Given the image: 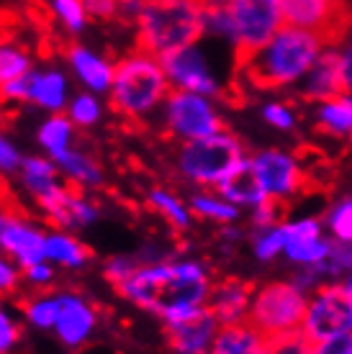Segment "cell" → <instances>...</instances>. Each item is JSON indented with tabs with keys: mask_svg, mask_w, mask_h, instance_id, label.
<instances>
[{
	"mask_svg": "<svg viewBox=\"0 0 352 354\" xmlns=\"http://www.w3.org/2000/svg\"><path fill=\"white\" fill-rule=\"evenodd\" d=\"M211 283V272L201 259H159L139 265L114 290L123 301L170 324L203 308Z\"/></svg>",
	"mask_w": 352,
	"mask_h": 354,
	"instance_id": "6da1fadb",
	"label": "cell"
},
{
	"mask_svg": "<svg viewBox=\"0 0 352 354\" xmlns=\"http://www.w3.org/2000/svg\"><path fill=\"white\" fill-rule=\"evenodd\" d=\"M324 46L326 41L322 36L283 24L260 49L237 62V67L242 77L257 90L293 88L311 70Z\"/></svg>",
	"mask_w": 352,
	"mask_h": 354,
	"instance_id": "7a4b0ae2",
	"label": "cell"
},
{
	"mask_svg": "<svg viewBox=\"0 0 352 354\" xmlns=\"http://www.w3.org/2000/svg\"><path fill=\"white\" fill-rule=\"evenodd\" d=\"M283 24L281 0H206V34L224 39L237 62L260 49Z\"/></svg>",
	"mask_w": 352,
	"mask_h": 354,
	"instance_id": "3957f363",
	"label": "cell"
},
{
	"mask_svg": "<svg viewBox=\"0 0 352 354\" xmlns=\"http://www.w3.org/2000/svg\"><path fill=\"white\" fill-rule=\"evenodd\" d=\"M137 44L152 57L201 44L206 36V0H144L137 21Z\"/></svg>",
	"mask_w": 352,
	"mask_h": 354,
	"instance_id": "277c9868",
	"label": "cell"
},
{
	"mask_svg": "<svg viewBox=\"0 0 352 354\" xmlns=\"http://www.w3.org/2000/svg\"><path fill=\"white\" fill-rule=\"evenodd\" d=\"M168 93L170 82L162 72V64L150 52L137 46L134 52L114 62V80L106 95L111 97V108L126 121H150L152 115L159 113Z\"/></svg>",
	"mask_w": 352,
	"mask_h": 354,
	"instance_id": "5b68a950",
	"label": "cell"
},
{
	"mask_svg": "<svg viewBox=\"0 0 352 354\" xmlns=\"http://www.w3.org/2000/svg\"><path fill=\"white\" fill-rule=\"evenodd\" d=\"M245 154V144L237 133L221 131L198 139V142L180 144L177 149V172L195 187H216L229 175V169L237 165Z\"/></svg>",
	"mask_w": 352,
	"mask_h": 354,
	"instance_id": "8992f818",
	"label": "cell"
},
{
	"mask_svg": "<svg viewBox=\"0 0 352 354\" xmlns=\"http://www.w3.org/2000/svg\"><path fill=\"white\" fill-rule=\"evenodd\" d=\"M308 292L299 290L291 280H273L252 290L247 324L265 339L275 334L299 331L306 310Z\"/></svg>",
	"mask_w": 352,
	"mask_h": 354,
	"instance_id": "52a82bcc",
	"label": "cell"
},
{
	"mask_svg": "<svg viewBox=\"0 0 352 354\" xmlns=\"http://www.w3.org/2000/svg\"><path fill=\"white\" fill-rule=\"evenodd\" d=\"M159 115L165 131L180 144L198 142L224 129V115L216 106V97L185 90H170L159 106Z\"/></svg>",
	"mask_w": 352,
	"mask_h": 354,
	"instance_id": "ba28073f",
	"label": "cell"
},
{
	"mask_svg": "<svg viewBox=\"0 0 352 354\" xmlns=\"http://www.w3.org/2000/svg\"><path fill=\"white\" fill-rule=\"evenodd\" d=\"M301 334L314 344L324 339L352 334V285L350 277L337 283L319 285L314 292H308Z\"/></svg>",
	"mask_w": 352,
	"mask_h": 354,
	"instance_id": "9c48e42d",
	"label": "cell"
},
{
	"mask_svg": "<svg viewBox=\"0 0 352 354\" xmlns=\"http://www.w3.org/2000/svg\"><path fill=\"white\" fill-rule=\"evenodd\" d=\"M162 72L170 82V90H185V93H198L206 97H219L224 93L221 80L211 67L209 54L198 44L183 46L170 54L159 57Z\"/></svg>",
	"mask_w": 352,
	"mask_h": 354,
	"instance_id": "30bf717a",
	"label": "cell"
},
{
	"mask_svg": "<svg viewBox=\"0 0 352 354\" xmlns=\"http://www.w3.org/2000/svg\"><path fill=\"white\" fill-rule=\"evenodd\" d=\"M249 167L267 201L285 203L296 198L303 187V165L296 154L285 149H278V147L260 149L249 157Z\"/></svg>",
	"mask_w": 352,
	"mask_h": 354,
	"instance_id": "8fae6325",
	"label": "cell"
},
{
	"mask_svg": "<svg viewBox=\"0 0 352 354\" xmlns=\"http://www.w3.org/2000/svg\"><path fill=\"white\" fill-rule=\"evenodd\" d=\"M301 95L311 103H322L329 97L344 95L352 88V49L326 44L319 59L299 82Z\"/></svg>",
	"mask_w": 352,
	"mask_h": 354,
	"instance_id": "7c38bea8",
	"label": "cell"
},
{
	"mask_svg": "<svg viewBox=\"0 0 352 354\" xmlns=\"http://www.w3.org/2000/svg\"><path fill=\"white\" fill-rule=\"evenodd\" d=\"M283 21L322 36L326 44H340L347 26V0H281Z\"/></svg>",
	"mask_w": 352,
	"mask_h": 354,
	"instance_id": "4fadbf2b",
	"label": "cell"
},
{
	"mask_svg": "<svg viewBox=\"0 0 352 354\" xmlns=\"http://www.w3.org/2000/svg\"><path fill=\"white\" fill-rule=\"evenodd\" d=\"M335 241L326 236L324 226L317 216H303L293 221H283V254L291 265L311 270L329 254Z\"/></svg>",
	"mask_w": 352,
	"mask_h": 354,
	"instance_id": "5bb4252c",
	"label": "cell"
},
{
	"mask_svg": "<svg viewBox=\"0 0 352 354\" xmlns=\"http://www.w3.org/2000/svg\"><path fill=\"white\" fill-rule=\"evenodd\" d=\"M39 208L44 216L62 231H78L88 229L90 223L98 221V208L93 201H88L82 193H78L72 185H57L46 190L44 195L36 198Z\"/></svg>",
	"mask_w": 352,
	"mask_h": 354,
	"instance_id": "9a60e30c",
	"label": "cell"
},
{
	"mask_svg": "<svg viewBox=\"0 0 352 354\" xmlns=\"http://www.w3.org/2000/svg\"><path fill=\"white\" fill-rule=\"evenodd\" d=\"M60 295V313L54 321V337L60 339L67 349H82L90 339L96 337L98 328V310L96 306L72 290H62Z\"/></svg>",
	"mask_w": 352,
	"mask_h": 354,
	"instance_id": "2e32d148",
	"label": "cell"
},
{
	"mask_svg": "<svg viewBox=\"0 0 352 354\" xmlns=\"http://www.w3.org/2000/svg\"><path fill=\"white\" fill-rule=\"evenodd\" d=\"M46 229L24 216H6L0 226V254L13 259L21 270L44 259Z\"/></svg>",
	"mask_w": 352,
	"mask_h": 354,
	"instance_id": "e0dca14e",
	"label": "cell"
},
{
	"mask_svg": "<svg viewBox=\"0 0 352 354\" xmlns=\"http://www.w3.org/2000/svg\"><path fill=\"white\" fill-rule=\"evenodd\" d=\"M165 331H168L170 354H209L213 337L219 331V321L203 306L183 319L165 324Z\"/></svg>",
	"mask_w": 352,
	"mask_h": 354,
	"instance_id": "ac0fdd59",
	"label": "cell"
},
{
	"mask_svg": "<svg viewBox=\"0 0 352 354\" xmlns=\"http://www.w3.org/2000/svg\"><path fill=\"white\" fill-rule=\"evenodd\" d=\"M252 290H255V285H249L247 280L224 277L219 283H211V290H209V298H206V308L213 313L219 326L242 324V321H247V313H249Z\"/></svg>",
	"mask_w": 352,
	"mask_h": 354,
	"instance_id": "d6986e66",
	"label": "cell"
},
{
	"mask_svg": "<svg viewBox=\"0 0 352 354\" xmlns=\"http://www.w3.org/2000/svg\"><path fill=\"white\" fill-rule=\"evenodd\" d=\"M26 103L46 111V113H64L70 100V77L57 67L49 70H31L26 75Z\"/></svg>",
	"mask_w": 352,
	"mask_h": 354,
	"instance_id": "ffe728a7",
	"label": "cell"
},
{
	"mask_svg": "<svg viewBox=\"0 0 352 354\" xmlns=\"http://www.w3.org/2000/svg\"><path fill=\"white\" fill-rule=\"evenodd\" d=\"M67 64H70L72 75L78 77L85 90L96 93V95H106L114 80V62L106 59L103 54L93 52L90 46L72 44L67 49Z\"/></svg>",
	"mask_w": 352,
	"mask_h": 354,
	"instance_id": "44dd1931",
	"label": "cell"
},
{
	"mask_svg": "<svg viewBox=\"0 0 352 354\" xmlns=\"http://www.w3.org/2000/svg\"><path fill=\"white\" fill-rule=\"evenodd\" d=\"M221 198H227L229 203H234L242 211H252L255 205L265 203L263 187L257 185L255 175H252V167H249V157H242V160L229 169V175L221 180L219 185L213 187Z\"/></svg>",
	"mask_w": 352,
	"mask_h": 354,
	"instance_id": "7402d4cb",
	"label": "cell"
},
{
	"mask_svg": "<svg viewBox=\"0 0 352 354\" xmlns=\"http://www.w3.org/2000/svg\"><path fill=\"white\" fill-rule=\"evenodd\" d=\"M54 167L64 177L72 187H82V190H96L103 185V169L98 165L88 151L70 147L67 151H62L60 157H54Z\"/></svg>",
	"mask_w": 352,
	"mask_h": 354,
	"instance_id": "603a6c76",
	"label": "cell"
},
{
	"mask_svg": "<svg viewBox=\"0 0 352 354\" xmlns=\"http://www.w3.org/2000/svg\"><path fill=\"white\" fill-rule=\"evenodd\" d=\"M93 252H90L82 241L70 234V231H46L44 236V259L52 262L54 267H64V270H82L88 265Z\"/></svg>",
	"mask_w": 352,
	"mask_h": 354,
	"instance_id": "cb8c5ba5",
	"label": "cell"
},
{
	"mask_svg": "<svg viewBox=\"0 0 352 354\" xmlns=\"http://www.w3.org/2000/svg\"><path fill=\"white\" fill-rule=\"evenodd\" d=\"M265 337L257 334L247 321L242 324H227L219 326L216 337L211 342L209 354H263Z\"/></svg>",
	"mask_w": 352,
	"mask_h": 354,
	"instance_id": "d4e9b609",
	"label": "cell"
},
{
	"mask_svg": "<svg viewBox=\"0 0 352 354\" xmlns=\"http://www.w3.org/2000/svg\"><path fill=\"white\" fill-rule=\"evenodd\" d=\"M314 118H317V129L332 139H347L352 133V97L350 93L329 100H322L314 108Z\"/></svg>",
	"mask_w": 352,
	"mask_h": 354,
	"instance_id": "484cf974",
	"label": "cell"
},
{
	"mask_svg": "<svg viewBox=\"0 0 352 354\" xmlns=\"http://www.w3.org/2000/svg\"><path fill=\"white\" fill-rule=\"evenodd\" d=\"M75 126L64 113H49L39 124V131H36V139H39V147L46 151V157L54 160L60 157L62 151H67L70 147H75Z\"/></svg>",
	"mask_w": 352,
	"mask_h": 354,
	"instance_id": "4316f807",
	"label": "cell"
},
{
	"mask_svg": "<svg viewBox=\"0 0 352 354\" xmlns=\"http://www.w3.org/2000/svg\"><path fill=\"white\" fill-rule=\"evenodd\" d=\"M147 203L155 213H157L159 218H165V221L173 226L175 231H188L193 226V213L188 208L180 195L170 193L168 187H152L150 193H147Z\"/></svg>",
	"mask_w": 352,
	"mask_h": 354,
	"instance_id": "83f0119b",
	"label": "cell"
},
{
	"mask_svg": "<svg viewBox=\"0 0 352 354\" xmlns=\"http://www.w3.org/2000/svg\"><path fill=\"white\" fill-rule=\"evenodd\" d=\"M18 177H21V185L26 187L34 198L44 195L46 190H52V187L60 183V172L54 167V162L49 160V157H39V154L21 157Z\"/></svg>",
	"mask_w": 352,
	"mask_h": 354,
	"instance_id": "f1b7e54d",
	"label": "cell"
},
{
	"mask_svg": "<svg viewBox=\"0 0 352 354\" xmlns=\"http://www.w3.org/2000/svg\"><path fill=\"white\" fill-rule=\"evenodd\" d=\"M188 208H191L193 216H198L203 221L219 223V226H231V223H237L242 218V208L229 203L219 193H195L188 201Z\"/></svg>",
	"mask_w": 352,
	"mask_h": 354,
	"instance_id": "f546056e",
	"label": "cell"
},
{
	"mask_svg": "<svg viewBox=\"0 0 352 354\" xmlns=\"http://www.w3.org/2000/svg\"><path fill=\"white\" fill-rule=\"evenodd\" d=\"M64 115L70 118L75 129H96L103 121V115H106L103 97L90 93V90L75 93V95H70L67 106H64Z\"/></svg>",
	"mask_w": 352,
	"mask_h": 354,
	"instance_id": "4dcf8cb0",
	"label": "cell"
},
{
	"mask_svg": "<svg viewBox=\"0 0 352 354\" xmlns=\"http://www.w3.org/2000/svg\"><path fill=\"white\" fill-rule=\"evenodd\" d=\"M57 313H60V295L54 292H42L24 303V321L39 331H52Z\"/></svg>",
	"mask_w": 352,
	"mask_h": 354,
	"instance_id": "1f68e13d",
	"label": "cell"
},
{
	"mask_svg": "<svg viewBox=\"0 0 352 354\" xmlns=\"http://www.w3.org/2000/svg\"><path fill=\"white\" fill-rule=\"evenodd\" d=\"M322 226H324L326 236H329L332 241H337V244H350L352 241V201H350V195L337 198L335 203H332V208L326 211Z\"/></svg>",
	"mask_w": 352,
	"mask_h": 354,
	"instance_id": "d6a6232c",
	"label": "cell"
},
{
	"mask_svg": "<svg viewBox=\"0 0 352 354\" xmlns=\"http://www.w3.org/2000/svg\"><path fill=\"white\" fill-rule=\"evenodd\" d=\"M314 272L319 274V280L322 285L324 283H337V280H344V277H350V270H352V249L350 244H332L329 249V254H326L317 267H311Z\"/></svg>",
	"mask_w": 352,
	"mask_h": 354,
	"instance_id": "836d02e7",
	"label": "cell"
},
{
	"mask_svg": "<svg viewBox=\"0 0 352 354\" xmlns=\"http://www.w3.org/2000/svg\"><path fill=\"white\" fill-rule=\"evenodd\" d=\"M34 70L31 57H28L21 46L16 44H0V85H6L10 80L24 77L26 72Z\"/></svg>",
	"mask_w": 352,
	"mask_h": 354,
	"instance_id": "e575fe53",
	"label": "cell"
},
{
	"mask_svg": "<svg viewBox=\"0 0 352 354\" xmlns=\"http://www.w3.org/2000/svg\"><path fill=\"white\" fill-rule=\"evenodd\" d=\"M252 254L260 262H275L283 254V223L252 231Z\"/></svg>",
	"mask_w": 352,
	"mask_h": 354,
	"instance_id": "d590c367",
	"label": "cell"
},
{
	"mask_svg": "<svg viewBox=\"0 0 352 354\" xmlns=\"http://www.w3.org/2000/svg\"><path fill=\"white\" fill-rule=\"evenodd\" d=\"M52 10L70 34H80L88 26V10L82 6V0H52Z\"/></svg>",
	"mask_w": 352,
	"mask_h": 354,
	"instance_id": "8d00e7d4",
	"label": "cell"
},
{
	"mask_svg": "<svg viewBox=\"0 0 352 354\" xmlns=\"http://www.w3.org/2000/svg\"><path fill=\"white\" fill-rule=\"evenodd\" d=\"M263 121L270 126V129H275V131L288 133L296 129L299 115H296L291 103H285V100H267L263 106Z\"/></svg>",
	"mask_w": 352,
	"mask_h": 354,
	"instance_id": "74e56055",
	"label": "cell"
},
{
	"mask_svg": "<svg viewBox=\"0 0 352 354\" xmlns=\"http://www.w3.org/2000/svg\"><path fill=\"white\" fill-rule=\"evenodd\" d=\"M311 342L301 331H288V334H275L265 339L263 354H308Z\"/></svg>",
	"mask_w": 352,
	"mask_h": 354,
	"instance_id": "f35d334b",
	"label": "cell"
},
{
	"mask_svg": "<svg viewBox=\"0 0 352 354\" xmlns=\"http://www.w3.org/2000/svg\"><path fill=\"white\" fill-rule=\"evenodd\" d=\"M139 265L141 262L137 259V254H116V257L106 259V265H103V277L116 288V285L123 283V280H126Z\"/></svg>",
	"mask_w": 352,
	"mask_h": 354,
	"instance_id": "ab89813d",
	"label": "cell"
},
{
	"mask_svg": "<svg viewBox=\"0 0 352 354\" xmlns=\"http://www.w3.org/2000/svg\"><path fill=\"white\" fill-rule=\"evenodd\" d=\"M21 342V326L16 316L0 303V354H10Z\"/></svg>",
	"mask_w": 352,
	"mask_h": 354,
	"instance_id": "60d3db41",
	"label": "cell"
},
{
	"mask_svg": "<svg viewBox=\"0 0 352 354\" xmlns=\"http://www.w3.org/2000/svg\"><path fill=\"white\" fill-rule=\"evenodd\" d=\"M249 223H252V231L283 223V203H278V201H265V203L255 205L249 211Z\"/></svg>",
	"mask_w": 352,
	"mask_h": 354,
	"instance_id": "b9f144b4",
	"label": "cell"
},
{
	"mask_svg": "<svg viewBox=\"0 0 352 354\" xmlns=\"http://www.w3.org/2000/svg\"><path fill=\"white\" fill-rule=\"evenodd\" d=\"M21 277L26 280L31 288H39V290H46L49 285L54 283V277H57V270H54L52 262H46V259H39L34 265H28L21 270Z\"/></svg>",
	"mask_w": 352,
	"mask_h": 354,
	"instance_id": "7bdbcfd3",
	"label": "cell"
},
{
	"mask_svg": "<svg viewBox=\"0 0 352 354\" xmlns=\"http://www.w3.org/2000/svg\"><path fill=\"white\" fill-rule=\"evenodd\" d=\"M18 285H21V267L6 254H0V295L16 292Z\"/></svg>",
	"mask_w": 352,
	"mask_h": 354,
	"instance_id": "ee69618b",
	"label": "cell"
},
{
	"mask_svg": "<svg viewBox=\"0 0 352 354\" xmlns=\"http://www.w3.org/2000/svg\"><path fill=\"white\" fill-rule=\"evenodd\" d=\"M308 354H352V334H340V337L314 342Z\"/></svg>",
	"mask_w": 352,
	"mask_h": 354,
	"instance_id": "f6af8a7d",
	"label": "cell"
},
{
	"mask_svg": "<svg viewBox=\"0 0 352 354\" xmlns=\"http://www.w3.org/2000/svg\"><path fill=\"white\" fill-rule=\"evenodd\" d=\"M21 165V151L0 133V175H16Z\"/></svg>",
	"mask_w": 352,
	"mask_h": 354,
	"instance_id": "bcb514c9",
	"label": "cell"
},
{
	"mask_svg": "<svg viewBox=\"0 0 352 354\" xmlns=\"http://www.w3.org/2000/svg\"><path fill=\"white\" fill-rule=\"evenodd\" d=\"M82 6L88 10V16H96L100 21L116 18V0H82Z\"/></svg>",
	"mask_w": 352,
	"mask_h": 354,
	"instance_id": "7dc6e473",
	"label": "cell"
},
{
	"mask_svg": "<svg viewBox=\"0 0 352 354\" xmlns=\"http://www.w3.org/2000/svg\"><path fill=\"white\" fill-rule=\"evenodd\" d=\"M144 0H116V18H121L126 24H134L141 10Z\"/></svg>",
	"mask_w": 352,
	"mask_h": 354,
	"instance_id": "c3c4849f",
	"label": "cell"
},
{
	"mask_svg": "<svg viewBox=\"0 0 352 354\" xmlns=\"http://www.w3.org/2000/svg\"><path fill=\"white\" fill-rule=\"evenodd\" d=\"M6 216H8V213L3 211V205H0V226H3V221H6Z\"/></svg>",
	"mask_w": 352,
	"mask_h": 354,
	"instance_id": "681fc988",
	"label": "cell"
},
{
	"mask_svg": "<svg viewBox=\"0 0 352 354\" xmlns=\"http://www.w3.org/2000/svg\"><path fill=\"white\" fill-rule=\"evenodd\" d=\"M0 44H3V41H0Z\"/></svg>",
	"mask_w": 352,
	"mask_h": 354,
	"instance_id": "f907efd6",
	"label": "cell"
}]
</instances>
